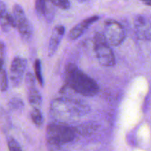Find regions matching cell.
I'll list each match as a JSON object with an SVG mask.
<instances>
[{
  "instance_id": "obj_1",
  "label": "cell",
  "mask_w": 151,
  "mask_h": 151,
  "mask_svg": "<svg viewBox=\"0 0 151 151\" xmlns=\"http://www.w3.org/2000/svg\"><path fill=\"white\" fill-rule=\"evenodd\" d=\"M90 108L83 101L71 98H57L50 103V114L60 124H67L88 114Z\"/></svg>"
},
{
  "instance_id": "obj_2",
  "label": "cell",
  "mask_w": 151,
  "mask_h": 151,
  "mask_svg": "<svg viewBox=\"0 0 151 151\" xmlns=\"http://www.w3.org/2000/svg\"><path fill=\"white\" fill-rule=\"evenodd\" d=\"M66 86L85 97H94L99 92V86L93 78L81 71L74 63H68L65 67Z\"/></svg>"
},
{
  "instance_id": "obj_3",
  "label": "cell",
  "mask_w": 151,
  "mask_h": 151,
  "mask_svg": "<svg viewBox=\"0 0 151 151\" xmlns=\"http://www.w3.org/2000/svg\"><path fill=\"white\" fill-rule=\"evenodd\" d=\"M75 137V130L66 124H50L47 128V139L55 145L71 142Z\"/></svg>"
},
{
  "instance_id": "obj_4",
  "label": "cell",
  "mask_w": 151,
  "mask_h": 151,
  "mask_svg": "<svg viewBox=\"0 0 151 151\" xmlns=\"http://www.w3.org/2000/svg\"><path fill=\"white\" fill-rule=\"evenodd\" d=\"M94 51L99 63L106 67L114 66L116 63L114 53L102 32H96L94 38Z\"/></svg>"
},
{
  "instance_id": "obj_5",
  "label": "cell",
  "mask_w": 151,
  "mask_h": 151,
  "mask_svg": "<svg viewBox=\"0 0 151 151\" xmlns=\"http://www.w3.org/2000/svg\"><path fill=\"white\" fill-rule=\"evenodd\" d=\"M15 28L18 29L22 39L29 41L33 34V27L27 18L23 8L19 4H15L13 7V14Z\"/></svg>"
},
{
  "instance_id": "obj_6",
  "label": "cell",
  "mask_w": 151,
  "mask_h": 151,
  "mask_svg": "<svg viewBox=\"0 0 151 151\" xmlns=\"http://www.w3.org/2000/svg\"><path fill=\"white\" fill-rule=\"evenodd\" d=\"M102 33L109 45L116 47L120 45L126 37L122 24L113 19H108L105 22L104 29Z\"/></svg>"
},
{
  "instance_id": "obj_7",
  "label": "cell",
  "mask_w": 151,
  "mask_h": 151,
  "mask_svg": "<svg viewBox=\"0 0 151 151\" xmlns=\"http://www.w3.org/2000/svg\"><path fill=\"white\" fill-rule=\"evenodd\" d=\"M27 67V60L24 58L16 56L12 60L10 69V81L14 88H17L22 83Z\"/></svg>"
},
{
  "instance_id": "obj_8",
  "label": "cell",
  "mask_w": 151,
  "mask_h": 151,
  "mask_svg": "<svg viewBox=\"0 0 151 151\" xmlns=\"http://www.w3.org/2000/svg\"><path fill=\"white\" fill-rule=\"evenodd\" d=\"M25 86L27 90V97L29 104L35 109H39L42 103V97L35 86L33 75L30 72L26 74Z\"/></svg>"
},
{
  "instance_id": "obj_9",
  "label": "cell",
  "mask_w": 151,
  "mask_h": 151,
  "mask_svg": "<svg viewBox=\"0 0 151 151\" xmlns=\"http://www.w3.org/2000/svg\"><path fill=\"white\" fill-rule=\"evenodd\" d=\"M136 33L139 38L150 41L151 38L150 20L148 16L144 14H139L135 16L134 20Z\"/></svg>"
},
{
  "instance_id": "obj_10",
  "label": "cell",
  "mask_w": 151,
  "mask_h": 151,
  "mask_svg": "<svg viewBox=\"0 0 151 151\" xmlns=\"http://www.w3.org/2000/svg\"><path fill=\"white\" fill-rule=\"evenodd\" d=\"M65 34V27L63 25H57L53 29L50 38L48 46V56L52 57L55 55L59 47L60 41Z\"/></svg>"
},
{
  "instance_id": "obj_11",
  "label": "cell",
  "mask_w": 151,
  "mask_h": 151,
  "mask_svg": "<svg viewBox=\"0 0 151 151\" xmlns=\"http://www.w3.org/2000/svg\"><path fill=\"white\" fill-rule=\"evenodd\" d=\"M98 16H90L89 18L84 19L82 22L78 23V24L75 25L73 28L70 30L69 33V38L71 40L78 39V38L81 36L88 29V28L91 26L92 24L97 22L99 19Z\"/></svg>"
},
{
  "instance_id": "obj_12",
  "label": "cell",
  "mask_w": 151,
  "mask_h": 151,
  "mask_svg": "<svg viewBox=\"0 0 151 151\" xmlns=\"http://www.w3.org/2000/svg\"><path fill=\"white\" fill-rule=\"evenodd\" d=\"M0 27L4 32H10L12 29L15 28L13 16L7 10L0 13Z\"/></svg>"
},
{
  "instance_id": "obj_13",
  "label": "cell",
  "mask_w": 151,
  "mask_h": 151,
  "mask_svg": "<svg viewBox=\"0 0 151 151\" xmlns=\"http://www.w3.org/2000/svg\"><path fill=\"white\" fill-rule=\"evenodd\" d=\"M30 115L32 121L37 127H41L43 125L44 118H43V115L39 109H35V108H33V109L31 111Z\"/></svg>"
},
{
  "instance_id": "obj_14",
  "label": "cell",
  "mask_w": 151,
  "mask_h": 151,
  "mask_svg": "<svg viewBox=\"0 0 151 151\" xmlns=\"http://www.w3.org/2000/svg\"><path fill=\"white\" fill-rule=\"evenodd\" d=\"M34 69H35V74L38 82L39 83L41 87L44 86V79L42 76V71H41V62L39 59H36L34 63Z\"/></svg>"
},
{
  "instance_id": "obj_15",
  "label": "cell",
  "mask_w": 151,
  "mask_h": 151,
  "mask_svg": "<svg viewBox=\"0 0 151 151\" xmlns=\"http://www.w3.org/2000/svg\"><path fill=\"white\" fill-rule=\"evenodd\" d=\"M46 7H47V1L46 0H35V11H36V13L38 17H44V13H45Z\"/></svg>"
},
{
  "instance_id": "obj_16",
  "label": "cell",
  "mask_w": 151,
  "mask_h": 151,
  "mask_svg": "<svg viewBox=\"0 0 151 151\" xmlns=\"http://www.w3.org/2000/svg\"><path fill=\"white\" fill-rule=\"evenodd\" d=\"M8 88V81L7 75L4 69L0 71V91H5Z\"/></svg>"
},
{
  "instance_id": "obj_17",
  "label": "cell",
  "mask_w": 151,
  "mask_h": 151,
  "mask_svg": "<svg viewBox=\"0 0 151 151\" xmlns=\"http://www.w3.org/2000/svg\"><path fill=\"white\" fill-rule=\"evenodd\" d=\"M52 4L62 10H69L70 8V1L69 0H50Z\"/></svg>"
},
{
  "instance_id": "obj_18",
  "label": "cell",
  "mask_w": 151,
  "mask_h": 151,
  "mask_svg": "<svg viewBox=\"0 0 151 151\" xmlns=\"http://www.w3.org/2000/svg\"><path fill=\"white\" fill-rule=\"evenodd\" d=\"M7 146L10 151H22L20 145L14 139L10 138L7 141Z\"/></svg>"
},
{
  "instance_id": "obj_19",
  "label": "cell",
  "mask_w": 151,
  "mask_h": 151,
  "mask_svg": "<svg viewBox=\"0 0 151 151\" xmlns=\"http://www.w3.org/2000/svg\"><path fill=\"white\" fill-rule=\"evenodd\" d=\"M10 106L15 110H18V109H21L24 107V103L20 99L13 98L10 101Z\"/></svg>"
},
{
  "instance_id": "obj_20",
  "label": "cell",
  "mask_w": 151,
  "mask_h": 151,
  "mask_svg": "<svg viewBox=\"0 0 151 151\" xmlns=\"http://www.w3.org/2000/svg\"><path fill=\"white\" fill-rule=\"evenodd\" d=\"M6 54V46L3 41H0V55L4 57Z\"/></svg>"
},
{
  "instance_id": "obj_21",
  "label": "cell",
  "mask_w": 151,
  "mask_h": 151,
  "mask_svg": "<svg viewBox=\"0 0 151 151\" xmlns=\"http://www.w3.org/2000/svg\"><path fill=\"white\" fill-rule=\"evenodd\" d=\"M6 10H7V7H6L5 4L4 3V1L0 0V13H2V12H4Z\"/></svg>"
},
{
  "instance_id": "obj_22",
  "label": "cell",
  "mask_w": 151,
  "mask_h": 151,
  "mask_svg": "<svg viewBox=\"0 0 151 151\" xmlns=\"http://www.w3.org/2000/svg\"><path fill=\"white\" fill-rule=\"evenodd\" d=\"M143 4H145L147 6H150L151 5V0H140Z\"/></svg>"
},
{
  "instance_id": "obj_23",
  "label": "cell",
  "mask_w": 151,
  "mask_h": 151,
  "mask_svg": "<svg viewBox=\"0 0 151 151\" xmlns=\"http://www.w3.org/2000/svg\"><path fill=\"white\" fill-rule=\"evenodd\" d=\"M3 63H4V61H3V59L1 58H0V71L2 69L3 67Z\"/></svg>"
},
{
  "instance_id": "obj_24",
  "label": "cell",
  "mask_w": 151,
  "mask_h": 151,
  "mask_svg": "<svg viewBox=\"0 0 151 151\" xmlns=\"http://www.w3.org/2000/svg\"><path fill=\"white\" fill-rule=\"evenodd\" d=\"M77 1H78V2H80V3H83V2H85L86 0H77Z\"/></svg>"
}]
</instances>
